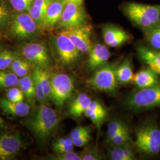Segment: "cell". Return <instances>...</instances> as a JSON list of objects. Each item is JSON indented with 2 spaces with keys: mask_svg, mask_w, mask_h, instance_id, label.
Returning a JSON list of instances; mask_svg holds the SVG:
<instances>
[{
  "mask_svg": "<svg viewBox=\"0 0 160 160\" xmlns=\"http://www.w3.org/2000/svg\"><path fill=\"white\" fill-rule=\"evenodd\" d=\"M59 123L57 113L46 104H41L24 124L37 139L45 141L56 131Z\"/></svg>",
  "mask_w": 160,
  "mask_h": 160,
  "instance_id": "6da1fadb",
  "label": "cell"
},
{
  "mask_svg": "<svg viewBox=\"0 0 160 160\" xmlns=\"http://www.w3.org/2000/svg\"><path fill=\"white\" fill-rule=\"evenodd\" d=\"M6 30L7 36L12 39L28 42L38 38L43 29L29 12H22L12 14Z\"/></svg>",
  "mask_w": 160,
  "mask_h": 160,
  "instance_id": "7a4b0ae2",
  "label": "cell"
},
{
  "mask_svg": "<svg viewBox=\"0 0 160 160\" xmlns=\"http://www.w3.org/2000/svg\"><path fill=\"white\" fill-rule=\"evenodd\" d=\"M122 10L132 23L142 30L160 25V4L131 2L125 3Z\"/></svg>",
  "mask_w": 160,
  "mask_h": 160,
  "instance_id": "3957f363",
  "label": "cell"
},
{
  "mask_svg": "<svg viewBox=\"0 0 160 160\" xmlns=\"http://www.w3.org/2000/svg\"><path fill=\"white\" fill-rule=\"evenodd\" d=\"M135 147L140 154L154 157L160 152V129L152 120H147L135 131Z\"/></svg>",
  "mask_w": 160,
  "mask_h": 160,
  "instance_id": "277c9868",
  "label": "cell"
},
{
  "mask_svg": "<svg viewBox=\"0 0 160 160\" xmlns=\"http://www.w3.org/2000/svg\"><path fill=\"white\" fill-rule=\"evenodd\" d=\"M126 109L140 112L160 107V83L132 92L125 101Z\"/></svg>",
  "mask_w": 160,
  "mask_h": 160,
  "instance_id": "5b68a950",
  "label": "cell"
},
{
  "mask_svg": "<svg viewBox=\"0 0 160 160\" xmlns=\"http://www.w3.org/2000/svg\"><path fill=\"white\" fill-rule=\"evenodd\" d=\"M51 44L58 61L61 65L72 67L80 61L82 53L62 32L52 36Z\"/></svg>",
  "mask_w": 160,
  "mask_h": 160,
  "instance_id": "8992f818",
  "label": "cell"
},
{
  "mask_svg": "<svg viewBox=\"0 0 160 160\" xmlns=\"http://www.w3.org/2000/svg\"><path fill=\"white\" fill-rule=\"evenodd\" d=\"M116 62H108L95 71L92 78L87 81L93 88L100 92L114 95L118 90V82L116 78Z\"/></svg>",
  "mask_w": 160,
  "mask_h": 160,
  "instance_id": "52a82bcc",
  "label": "cell"
},
{
  "mask_svg": "<svg viewBox=\"0 0 160 160\" xmlns=\"http://www.w3.org/2000/svg\"><path fill=\"white\" fill-rule=\"evenodd\" d=\"M20 56L32 67L46 71L51 64V59L46 44L43 42H32L20 48Z\"/></svg>",
  "mask_w": 160,
  "mask_h": 160,
  "instance_id": "ba28073f",
  "label": "cell"
},
{
  "mask_svg": "<svg viewBox=\"0 0 160 160\" xmlns=\"http://www.w3.org/2000/svg\"><path fill=\"white\" fill-rule=\"evenodd\" d=\"M52 92L51 101L58 108H62L71 97L74 89V81L71 77L65 73L50 75Z\"/></svg>",
  "mask_w": 160,
  "mask_h": 160,
  "instance_id": "9c48e42d",
  "label": "cell"
},
{
  "mask_svg": "<svg viewBox=\"0 0 160 160\" xmlns=\"http://www.w3.org/2000/svg\"><path fill=\"white\" fill-rule=\"evenodd\" d=\"M88 17L83 4L67 1L55 28L69 29L88 23Z\"/></svg>",
  "mask_w": 160,
  "mask_h": 160,
  "instance_id": "30bf717a",
  "label": "cell"
},
{
  "mask_svg": "<svg viewBox=\"0 0 160 160\" xmlns=\"http://www.w3.org/2000/svg\"><path fill=\"white\" fill-rule=\"evenodd\" d=\"M82 53L88 54L92 45V28L88 23L69 29L61 30Z\"/></svg>",
  "mask_w": 160,
  "mask_h": 160,
  "instance_id": "8fae6325",
  "label": "cell"
},
{
  "mask_svg": "<svg viewBox=\"0 0 160 160\" xmlns=\"http://www.w3.org/2000/svg\"><path fill=\"white\" fill-rule=\"evenodd\" d=\"M23 142L18 132L4 133L0 135V160H12L22 148Z\"/></svg>",
  "mask_w": 160,
  "mask_h": 160,
  "instance_id": "7c38bea8",
  "label": "cell"
},
{
  "mask_svg": "<svg viewBox=\"0 0 160 160\" xmlns=\"http://www.w3.org/2000/svg\"><path fill=\"white\" fill-rule=\"evenodd\" d=\"M102 36L105 44L110 48H118L131 39L129 34L119 27L108 24L103 27Z\"/></svg>",
  "mask_w": 160,
  "mask_h": 160,
  "instance_id": "4fadbf2b",
  "label": "cell"
},
{
  "mask_svg": "<svg viewBox=\"0 0 160 160\" xmlns=\"http://www.w3.org/2000/svg\"><path fill=\"white\" fill-rule=\"evenodd\" d=\"M88 55V68L90 71H95L108 62L111 53L106 45L97 42L92 44Z\"/></svg>",
  "mask_w": 160,
  "mask_h": 160,
  "instance_id": "5bb4252c",
  "label": "cell"
},
{
  "mask_svg": "<svg viewBox=\"0 0 160 160\" xmlns=\"http://www.w3.org/2000/svg\"><path fill=\"white\" fill-rule=\"evenodd\" d=\"M67 2V0H52L44 16L42 25L43 30H52L56 28Z\"/></svg>",
  "mask_w": 160,
  "mask_h": 160,
  "instance_id": "9a60e30c",
  "label": "cell"
},
{
  "mask_svg": "<svg viewBox=\"0 0 160 160\" xmlns=\"http://www.w3.org/2000/svg\"><path fill=\"white\" fill-rule=\"evenodd\" d=\"M138 57L147 67L160 75V52L151 47L139 45L137 47Z\"/></svg>",
  "mask_w": 160,
  "mask_h": 160,
  "instance_id": "2e32d148",
  "label": "cell"
},
{
  "mask_svg": "<svg viewBox=\"0 0 160 160\" xmlns=\"http://www.w3.org/2000/svg\"><path fill=\"white\" fill-rule=\"evenodd\" d=\"M159 75L153 69L147 67L134 74L133 82L139 89L148 88L160 84Z\"/></svg>",
  "mask_w": 160,
  "mask_h": 160,
  "instance_id": "e0dca14e",
  "label": "cell"
},
{
  "mask_svg": "<svg viewBox=\"0 0 160 160\" xmlns=\"http://www.w3.org/2000/svg\"><path fill=\"white\" fill-rule=\"evenodd\" d=\"M107 155L110 160H136V154L131 142L121 145H110L107 150Z\"/></svg>",
  "mask_w": 160,
  "mask_h": 160,
  "instance_id": "ac0fdd59",
  "label": "cell"
},
{
  "mask_svg": "<svg viewBox=\"0 0 160 160\" xmlns=\"http://www.w3.org/2000/svg\"><path fill=\"white\" fill-rule=\"evenodd\" d=\"M0 107L6 114L15 117H25L30 112V105L22 102H13L7 98L0 99Z\"/></svg>",
  "mask_w": 160,
  "mask_h": 160,
  "instance_id": "d6986e66",
  "label": "cell"
},
{
  "mask_svg": "<svg viewBox=\"0 0 160 160\" xmlns=\"http://www.w3.org/2000/svg\"><path fill=\"white\" fill-rule=\"evenodd\" d=\"M92 102V98L86 93H81L71 104L68 109L70 116L77 118L84 114Z\"/></svg>",
  "mask_w": 160,
  "mask_h": 160,
  "instance_id": "ffe728a7",
  "label": "cell"
},
{
  "mask_svg": "<svg viewBox=\"0 0 160 160\" xmlns=\"http://www.w3.org/2000/svg\"><path fill=\"white\" fill-rule=\"evenodd\" d=\"M116 75L118 82L120 84H128L133 82L134 74L131 61L129 59L126 58L119 65H118Z\"/></svg>",
  "mask_w": 160,
  "mask_h": 160,
  "instance_id": "44dd1931",
  "label": "cell"
},
{
  "mask_svg": "<svg viewBox=\"0 0 160 160\" xmlns=\"http://www.w3.org/2000/svg\"><path fill=\"white\" fill-rule=\"evenodd\" d=\"M52 0H34L29 9V14L42 29L46 10Z\"/></svg>",
  "mask_w": 160,
  "mask_h": 160,
  "instance_id": "7402d4cb",
  "label": "cell"
},
{
  "mask_svg": "<svg viewBox=\"0 0 160 160\" xmlns=\"http://www.w3.org/2000/svg\"><path fill=\"white\" fill-rule=\"evenodd\" d=\"M19 88L23 92L27 101L32 106H34L36 99V90L34 80L32 75H27L20 78Z\"/></svg>",
  "mask_w": 160,
  "mask_h": 160,
  "instance_id": "603a6c76",
  "label": "cell"
},
{
  "mask_svg": "<svg viewBox=\"0 0 160 160\" xmlns=\"http://www.w3.org/2000/svg\"><path fill=\"white\" fill-rule=\"evenodd\" d=\"M145 39L150 47L160 52V25L142 29Z\"/></svg>",
  "mask_w": 160,
  "mask_h": 160,
  "instance_id": "cb8c5ba5",
  "label": "cell"
},
{
  "mask_svg": "<svg viewBox=\"0 0 160 160\" xmlns=\"http://www.w3.org/2000/svg\"><path fill=\"white\" fill-rule=\"evenodd\" d=\"M32 66L21 56L16 55L10 66V71L19 78L29 74Z\"/></svg>",
  "mask_w": 160,
  "mask_h": 160,
  "instance_id": "d4e9b609",
  "label": "cell"
},
{
  "mask_svg": "<svg viewBox=\"0 0 160 160\" xmlns=\"http://www.w3.org/2000/svg\"><path fill=\"white\" fill-rule=\"evenodd\" d=\"M19 84L20 78L14 73L10 71L0 70V90L13 87H18Z\"/></svg>",
  "mask_w": 160,
  "mask_h": 160,
  "instance_id": "484cf974",
  "label": "cell"
},
{
  "mask_svg": "<svg viewBox=\"0 0 160 160\" xmlns=\"http://www.w3.org/2000/svg\"><path fill=\"white\" fill-rule=\"evenodd\" d=\"M72 139L69 137L59 138L52 143V149L55 154H61L74 150Z\"/></svg>",
  "mask_w": 160,
  "mask_h": 160,
  "instance_id": "4316f807",
  "label": "cell"
},
{
  "mask_svg": "<svg viewBox=\"0 0 160 160\" xmlns=\"http://www.w3.org/2000/svg\"><path fill=\"white\" fill-rule=\"evenodd\" d=\"M34 71L38 75L40 80V82L43 86L46 97L49 100H51L52 87L50 75L48 74V73L45 70L38 68H34Z\"/></svg>",
  "mask_w": 160,
  "mask_h": 160,
  "instance_id": "83f0119b",
  "label": "cell"
},
{
  "mask_svg": "<svg viewBox=\"0 0 160 160\" xmlns=\"http://www.w3.org/2000/svg\"><path fill=\"white\" fill-rule=\"evenodd\" d=\"M127 129H129V127L123 121L119 119L111 120L108 126L107 137L108 141H109L116 135Z\"/></svg>",
  "mask_w": 160,
  "mask_h": 160,
  "instance_id": "f1b7e54d",
  "label": "cell"
},
{
  "mask_svg": "<svg viewBox=\"0 0 160 160\" xmlns=\"http://www.w3.org/2000/svg\"><path fill=\"white\" fill-rule=\"evenodd\" d=\"M33 78L34 80L35 90H36V99L41 104H46L49 103V100L46 97V94L44 92L43 86L40 82V80L36 74V73L33 71L32 74Z\"/></svg>",
  "mask_w": 160,
  "mask_h": 160,
  "instance_id": "f546056e",
  "label": "cell"
},
{
  "mask_svg": "<svg viewBox=\"0 0 160 160\" xmlns=\"http://www.w3.org/2000/svg\"><path fill=\"white\" fill-rule=\"evenodd\" d=\"M12 14L4 0H0V32L6 30Z\"/></svg>",
  "mask_w": 160,
  "mask_h": 160,
  "instance_id": "4dcf8cb0",
  "label": "cell"
},
{
  "mask_svg": "<svg viewBox=\"0 0 160 160\" xmlns=\"http://www.w3.org/2000/svg\"><path fill=\"white\" fill-rule=\"evenodd\" d=\"M84 115L92 121L96 125L98 130L100 131L104 121L108 116V114L98 113L88 108L84 113Z\"/></svg>",
  "mask_w": 160,
  "mask_h": 160,
  "instance_id": "1f68e13d",
  "label": "cell"
},
{
  "mask_svg": "<svg viewBox=\"0 0 160 160\" xmlns=\"http://www.w3.org/2000/svg\"><path fill=\"white\" fill-rule=\"evenodd\" d=\"M16 55L15 52L8 49L0 52V70L9 68Z\"/></svg>",
  "mask_w": 160,
  "mask_h": 160,
  "instance_id": "d6a6232c",
  "label": "cell"
},
{
  "mask_svg": "<svg viewBox=\"0 0 160 160\" xmlns=\"http://www.w3.org/2000/svg\"><path fill=\"white\" fill-rule=\"evenodd\" d=\"M34 0H8L12 8L17 12H29Z\"/></svg>",
  "mask_w": 160,
  "mask_h": 160,
  "instance_id": "836d02e7",
  "label": "cell"
},
{
  "mask_svg": "<svg viewBox=\"0 0 160 160\" xmlns=\"http://www.w3.org/2000/svg\"><path fill=\"white\" fill-rule=\"evenodd\" d=\"M131 140V137L129 129H127L116 135L114 137L109 141V142L110 143V145H121L130 143Z\"/></svg>",
  "mask_w": 160,
  "mask_h": 160,
  "instance_id": "e575fe53",
  "label": "cell"
},
{
  "mask_svg": "<svg viewBox=\"0 0 160 160\" xmlns=\"http://www.w3.org/2000/svg\"><path fill=\"white\" fill-rule=\"evenodd\" d=\"M81 160H100L104 159V157L100 151L96 147L86 149L81 154Z\"/></svg>",
  "mask_w": 160,
  "mask_h": 160,
  "instance_id": "d590c367",
  "label": "cell"
},
{
  "mask_svg": "<svg viewBox=\"0 0 160 160\" xmlns=\"http://www.w3.org/2000/svg\"><path fill=\"white\" fill-rule=\"evenodd\" d=\"M6 97L11 102H22L24 100V96L19 87H13L10 88V89L7 91Z\"/></svg>",
  "mask_w": 160,
  "mask_h": 160,
  "instance_id": "8d00e7d4",
  "label": "cell"
},
{
  "mask_svg": "<svg viewBox=\"0 0 160 160\" xmlns=\"http://www.w3.org/2000/svg\"><path fill=\"white\" fill-rule=\"evenodd\" d=\"M49 159L55 160H81V155L75 152L74 151H72L61 154H56L51 156Z\"/></svg>",
  "mask_w": 160,
  "mask_h": 160,
  "instance_id": "74e56055",
  "label": "cell"
},
{
  "mask_svg": "<svg viewBox=\"0 0 160 160\" xmlns=\"http://www.w3.org/2000/svg\"><path fill=\"white\" fill-rule=\"evenodd\" d=\"M92 128L90 126H78L74 128L69 133V137L72 139L78 138L87 134H90Z\"/></svg>",
  "mask_w": 160,
  "mask_h": 160,
  "instance_id": "f35d334b",
  "label": "cell"
},
{
  "mask_svg": "<svg viewBox=\"0 0 160 160\" xmlns=\"http://www.w3.org/2000/svg\"><path fill=\"white\" fill-rule=\"evenodd\" d=\"M92 139L90 133L87 134L84 136H82L81 137L78 138H75L73 139V143L75 147H82L86 145L87 143L89 142L90 139Z\"/></svg>",
  "mask_w": 160,
  "mask_h": 160,
  "instance_id": "ab89813d",
  "label": "cell"
},
{
  "mask_svg": "<svg viewBox=\"0 0 160 160\" xmlns=\"http://www.w3.org/2000/svg\"><path fill=\"white\" fill-rule=\"evenodd\" d=\"M67 1L72 2L78 4H83V2H84V0H67Z\"/></svg>",
  "mask_w": 160,
  "mask_h": 160,
  "instance_id": "60d3db41",
  "label": "cell"
},
{
  "mask_svg": "<svg viewBox=\"0 0 160 160\" xmlns=\"http://www.w3.org/2000/svg\"><path fill=\"white\" fill-rule=\"evenodd\" d=\"M4 127V121L0 117V130Z\"/></svg>",
  "mask_w": 160,
  "mask_h": 160,
  "instance_id": "b9f144b4",
  "label": "cell"
},
{
  "mask_svg": "<svg viewBox=\"0 0 160 160\" xmlns=\"http://www.w3.org/2000/svg\"><path fill=\"white\" fill-rule=\"evenodd\" d=\"M1 51V48L0 47V52Z\"/></svg>",
  "mask_w": 160,
  "mask_h": 160,
  "instance_id": "7bdbcfd3",
  "label": "cell"
}]
</instances>
